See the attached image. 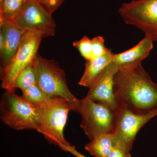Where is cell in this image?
Masks as SVG:
<instances>
[{
	"label": "cell",
	"mask_w": 157,
	"mask_h": 157,
	"mask_svg": "<svg viewBox=\"0 0 157 157\" xmlns=\"http://www.w3.org/2000/svg\"><path fill=\"white\" fill-rule=\"evenodd\" d=\"M114 94L121 107L144 115L157 111V84L141 61L120 67L114 77Z\"/></svg>",
	"instance_id": "1"
},
{
	"label": "cell",
	"mask_w": 157,
	"mask_h": 157,
	"mask_svg": "<svg viewBox=\"0 0 157 157\" xmlns=\"http://www.w3.org/2000/svg\"><path fill=\"white\" fill-rule=\"evenodd\" d=\"M35 69L36 83L49 100L57 97L67 99L79 111L81 100L70 92L64 70L54 59H47L37 54L32 63Z\"/></svg>",
	"instance_id": "3"
},
{
	"label": "cell",
	"mask_w": 157,
	"mask_h": 157,
	"mask_svg": "<svg viewBox=\"0 0 157 157\" xmlns=\"http://www.w3.org/2000/svg\"><path fill=\"white\" fill-rule=\"evenodd\" d=\"M25 31H34L42 34L43 38L53 36L55 33V21L39 3L29 0L22 12L13 21Z\"/></svg>",
	"instance_id": "9"
},
{
	"label": "cell",
	"mask_w": 157,
	"mask_h": 157,
	"mask_svg": "<svg viewBox=\"0 0 157 157\" xmlns=\"http://www.w3.org/2000/svg\"><path fill=\"white\" fill-rule=\"evenodd\" d=\"M43 38L36 31H26L23 35L17 52L8 66L2 71V87L6 90H14L15 78L36 58Z\"/></svg>",
	"instance_id": "6"
},
{
	"label": "cell",
	"mask_w": 157,
	"mask_h": 157,
	"mask_svg": "<svg viewBox=\"0 0 157 157\" xmlns=\"http://www.w3.org/2000/svg\"><path fill=\"white\" fill-rule=\"evenodd\" d=\"M38 107L39 125L37 131L50 144L58 146L66 151L70 144L65 139L63 130L70 111L75 108L65 98L60 97L51 99Z\"/></svg>",
	"instance_id": "2"
},
{
	"label": "cell",
	"mask_w": 157,
	"mask_h": 157,
	"mask_svg": "<svg viewBox=\"0 0 157 157\" xmlns=\"http://www.w3.org/2000/svg\"><path fill=\"white\" fill-rule=\"evenodd\" d=\"M114 54L108 48L107 52L97 58L86 60L85 69L78 85L89 89L106 67L113 62Z\"/></svg>",
	"instance_id": "12"
},
{
	"label": "cell",
	"mask_w": 157,
	"mask_h": 157,
	"mask_svg": "<svg viewBox=\"0 0 157 157\" xmlns=\"http://www.w3.org/2000/svg\"><path fill=\"white\" fill-rule=\"evenodd\" d=\"M33 1H36V2H38V0H33Z\"/></svg>",
	"instance_id": "23"
},
{
	"label": "cell",
	"mask_w": 157,
	"mask_h": 157,
	"mask_svg": "<svg viewBox=\"0 0 157 157\" xmlns=\"http://www.w3.org/2000/svg\"><path fill=\"white\" fill-rule=\"evenodd\" d=\"M120 67L112 62L89 89L86 97L106 104L116 113L120 109L114 94V77Z\"/></svg>",
	"instance_id": "10"
},
{
	"label": "cell",
	"mask_w": 157,
	"mask_h": 157,
	"mask_svg": "<svg viewBox=\"0 0 157 157\" xmlns=\"http://www.w3.org/2000/svg\"><path fill=\"white\" fill-rule=\"evenodd\" d=\"M1 32L4 40L2 50L0 51L2 71L9 64L19 47L23 35L26 31L19 28L14 22L0 21Z\"/></svg>",
	"instance_id": "11"
},
{
	"label": "cell",
	"mask_w": 157,
	"mask_h": 157,
	"mask_svg": "<svg viewBox=\"0 0 157 157\" xmlns=\"http://www.w3.org/2000/svg\"><path fill=\"white\" fill-rule=\"evenodd\" d=\"M78 113L82 118L80 127L90 141L99 135L113 133L117 113L106 104L86 97L81 100Z\"/></svg>",
	"instance_id": "5"
},
{
	"label": "cell",
	"mask_w": 157,
	"mask_h": 157,
	"mask_svg": "<svg viewBox=\"0 0 157 157\" xmlns=\"http://www.w3.org/2000/svg\"><path fill=\"white\" fill-rule=\"evenodd\" d=\"M29 0H0V21L13 22Z\"/></svg>",
	"instance_id": "15"
},
{
	"label": "cell",
	"mask_w": 157,
	"mask_h": 157,
	"mask_svg": "<svg viewBox=\"0 0 157 157\" xmlns=\"http://www.w3.org/2000/svg\"><path fill=\"white\" fill-rule=\"evenodd\" d=\"M118 11L126 23L142 31L153 42L157 41V0L124 3Z\"/></svg>",
	"instance_id": "7"
},
{
	"label": "cell",
	"mask_w": 157,
	"mask_h": 157,
	"mask_svg": "<svg viewBox=\"0 0 157 157\" xmlns=\"http://www.w3.org/2000/svg\"><path fill=\"white\" fill-rule=\"evenodd\" d=\"M92 40L91 59L102 56L107 52L108 48L104 45V38L101 36L94 37Z\"/></svg>",
	"instance_id": "19"
},
{
	"label": "cell",
	"mask_w": 157,
	"mask_h": 157,
	"mask_svg": "<svg viewBox=\"0 0 157 157\" xmlns=\"http://www.w3.org/2000/svg\"><path fill=\"white\" fill-rule=\"evenodd\" d=\"M114 144L113 134H103L90 141L85 149L95 157H107Z\"/></svg>",
	"instance_id": "14"
},
{
	"label": "cell",
	"mask_w": 157,
	"mask_h": 157,
	"mask_svg": "<svg viewBox=\"0 0 157 157\" xmlns=\"http://www.w3.org/2000/svg\"><path fill=\"white\" fill-rule=\"evenodd\" d=\"M0 118L7 126L14 130H36L39 125L38 107L26 101L14 90H6L0 101Z\"/></svg>",
	"instance_id": "4"
},
{
	"label": "cell",
	"mask_w": 157,
	"mask_h": 157,
	"mask_svg": "<svg viewBox=\"0 0 157 157\" xmlns=\"http://www.w3.org/2000/svg\"><path fill=\"white\" fill-rule=\"evenodd\" d=\"M153 41L145 37L131 49L119 54H114L113 62L119 67L138 61H142L148 56L153 47Z\"/></svg>",
	"instance_id": "13"
},
{
	"label": "cell",
	"mask_w": 157,
	"mask_h": 157,
	"mask_svg": "<svg viewBox=\"0 0 157 157\" xmlns=\"http://www.w3.org/2000/svg\"><path fill=\"white\" fill-rule=\"evenodd\" d=\"M36 83L35 69L33 64L29 65L17 75L14 80V88L22 90Z\"/></svg>",
	"instance_id": "16"
},
{
	"label": "cell",
	"mask_w": 157,
	"mask_h": 157,
	"mask_svg": "<svg viewBox=\"0 0 157 157\" xmlns=\"http://www.w3.org/2000/svg\"><path fill=\"white\" fill-rule=\"evenodd\" d=\"M65 0H38V2L49 14H52Z\"/></svg>",
	"instance_id": "20"
},
{
	"label": "cell",
	"mask_w": 157,
	"mask_h": 157,
	"mask_svg": "<svg viewBox=\"0 0 157 157\" xmlns=\"http://www.w3.org/2000/svg\"><path fill=\"white\" fill-rule=\"evenodd\" d=\"M157 115V111L140 115L134 113L126 107H121L117 113L115 127L112 133L114 143L131 151L137 133Z\"/></svg>",
	"instance_id": "8"
},
{
	"label": "cell",
	"mask_w": 157,
	"mask_h": 157,
	"mask_svg": "<svg viewBox=\"0 0 157 157\" xmlns=\"http://www.w3.org/2000/svg\"><path fill=\"white\" fill-rule=\"evenodd\" d=\"M66 152H69L76 157H86L85 156L79 153L76 150L75 146H70L66 148Z\"/></svg>",
	"instance_id": "22"
},
{
	"label": "cell",
	"mask_w": 157,
	"mask_h": 157,
	"mask_svg": "<svg viewBox=\"0 0 157 157\" xmlns=\"http://www.w3.org/2000/svg\"><path fill=\"white\" fill-rule=\"evenodd\" d=\"M73 45L77 48L85 60L91 59L92 40L87 36H84L80 40L73 42Z\"/></svg>",
	"instance_id": "18"
},
{
	"label": "cell",
	"mask_w": 157,
	"mask_h": 157,
	"mask_svg": "<svg viewBox=\"0 0 157 157\" xmlns=\"http://www.w3.org/2000/svg\"><path fill=\"white\" fill-rule=\"evenodd\" d=\"M21 97L26 101L34 106H39L49 101L44 93L35 83L28 88L21 90Z\"/></svg>",
	"instance_id": "17"
},
{
	"label": "cell",
	"mask_w": 157,
	"mask_h": 157,
	"mask_svg": "<svg viewBox=\"0 0 157 157\" xmlns=\"http://www.w3.org/2000/svg\"><path fill=\"white\" fill-rule=\"evenodd\" d=\"M130 152L114 143L111 151L107 157H132Z\"/></svg>",
	"instance_id": "21"
}]
</instances>
